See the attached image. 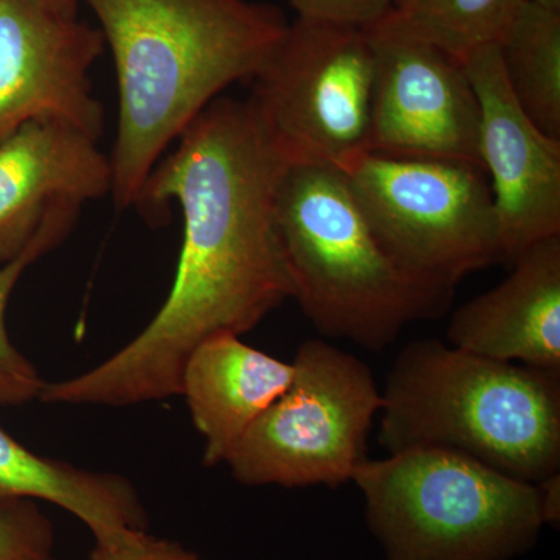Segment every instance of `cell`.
Returning <instances> with one entry per match:
<instances>
[{"label": "cell", "instance_id": "cell-1", "mask_svg": "<svg viewBox=\"0 0 560 560\" xmlns=\"http://www.w3.org/2000/svg\"><path fill=\"white\" fill-rule=\"evenodd\" d=\"M158 162L135 208L150 221L172 201L183 212V246L171 293L125 348L68 381L46 383L54 405L131 407L179 396L198 345L256 329L293 300L280 241L278 194L287 167L246 101L219 97Z\"/></svg>", "mask_w": 560, "mask_h": 560}, {"label": "cell", "instance_id": "cell-2", "mask_svg": "<svg viewBox=\"0 0 560 560\" xmlns=\"http://www.w3.org/2000/svg\"><path fill=\"white\" fill-rule=\"evenodd\" d=\"M84 2L116 68L110 197L117 209H130L165 151L221 92L253 80L289 22L276 7L248 0Z\"/></svg>", "mask_w": 560, "mask_h": 560}, {"label": "cell", "instance_id": "cell-3", "mask_svg": "<svg viewBox=\"0 0 560 560\" xmlns=\"http://www.w3.org/2000/svg\"><path fill=\"white\" fill-rule=\"evenodd\" d=\"M382 399L388 453L441 448L528 482L560 471V371L418 340L400 350Z\"/></svg>", "mask_w": 560, "mask_h": 560}, {"label": "cell", "instance_id": "cell-4", "mask_svg": "<svg viewBox=\"0 0 560 560\" xmlns=\"http://www.w3.org/2000/svg\"><path fill=\"white\" fill-rule=\"evenodd\" d=\"M278 223L293 300L324 338L382 352L451 305L455 291L415 278L386 253L340 168H287Z\"/></svg>", "mask_w": 560, "mask_h": 560}, {"label": "cell", "instance_id": "cell-5", "mask_svg": "<svg viewBox=\"0 0 560 560\" xmlns=\"http://www.w3.org/2000/svg\"><path fill=\"white\" fill-rule=\"evenodd\" d=\"M386 560H512L547 525L540 488L441 448L366 459L352 478Z\"/></svg>", "mask_w": 560, "mask_h": 560}, {"label": "cell", "instance_id": "cell-6", "mask_svg": "<svg viewBox=\"0 0 560 560\" xmlns=\"http://www.w3.org/2000/svg\"><path fill=\"white\" fill-rule=\"evenodd\" d=\"M374 80L371 28L298 16L246 103L287 168L345 171L370 153Z\"/></svg>", "mask_w": 560, "mask_h": 560}, {"label": "cell", "instance_id": "cell-7", "mask_svg": "<svg viewBox=\"0 0 560 560\" xmlns=\"http://www.w3.org/2000/svg\"><path fill=\"white\" fill-rule=\"evenodd\" d=\"M289 389L254 422L226 466L243 486L340 488L368 459L383 407L371 368L326 340L298 349Z\"/></svg>", "mask_w": 560, "mask_h": 560}, {"label": "cell", "instance_id": "cell-8", "mask_svg": "<svg viewBox=\"0 0 560 560\" xmlns=\"http://www.w3.org/2000/svg\"><path fill=\"white\" fill-rule=\"evenodd\" d=\"M342 172L375 237L415 278L455 291L471 272L504 261L480 167L366 153Z\"/></svg>", "mask_w": 560, "mask_h": 560}, {"label": "cell", "instance_id": "cell-9", "mask_svg": "<svg viewBox=\"0 0 560 560\" xmlns=\"http://www.w3.org/2000/svg\"><path fill=\"white\" fill-rule=\"evenodd\" d=\"M371 28L375 51L370 153L481 167V114L463 62L423 40Z\"/></svg>", "mask_w": 560, "mask_h": 560}, {"label": "cell", "instance_id": "cell-10", "mask_svg": "<svg viewBox=\"0 0 560 560\" xmlns=\"http://www.w3.org/2000/svg\"><path fill=\"white\" fill-rule=\"evenodd\" d=\"M101 28L44 9L0 0V142L22 125L54 120L101 139L105 110L90 70L105 51Z\"/></svg>", "mask_w": 560, "mask_h": 560}, {"label": "cell", "instance_id": "cell-11", "mask_svg": "<svg viewBox=\"0 0 560 560\" xmlns=\"http://www.w3.org/2000/svg\"><path fill=\"white\" fill-rule=\"evenodd\" d=\"M480 105V158L490 175L504 261L560 235V139L526 116L512 94L499 44L463 61Z\"/></svg>", "mask_w": 560, "mask_h": 560}, {"label": "cell", "instance_id": "cell-12", "mask_svg": "<svg viewBox=\"0 0 560 560\" xmlns=\"http://www.w3.org/2000/svg\"><path fill=\"white\" fill-rule=\"evenodd\" d=\"M110 189L98 140L61 121L22 125L0 142V261L20 256L51 210L81 209Z\"/></svg>", "mask_w": 560, "mask_h": 560}, {"label": "cell", "instance_id": "cell-13", "mask_svg": "<svg viewBox=\"0 0 560 560\" xmlns=\"http://www.w3.org/2000/svg\"><path fill=\"white\" fill-rule=\"evenodd\" d=\"M511 265L495 289L456 308L448 341L488 359L560 371V235Z\"/></svg>", "mask_w": 560, "mask_h": 560}, {"label": "cell", "instance_id": "cell-14", "mask_svg": "<svg viewBox=\"0 0 560 560\" xmlns=\"http://www.w3.org/2000/svg\"><path fill=\"white\" fill-rule=\"evenodd\" d=\"M293 363L221 334L195 348L183 371L195 429L205 440L202 464H226L250 427L289 389Z\"/></svg>", "mask_w": 560, "mask_h": 560}, {"label": "cell", "instance_id": "cell-15", "mask_svg": "<svg viewBox=\"0 0 560 560\" xmlns=\"http://www.w3.org/2000/svg\"><path fill=\"white\" fill-rule=\"evenodd\" d=\"M43 500L86 525L95 544L108 545L147 529V512L127 478L46 458L0 429V503Z\"/></svg>", "mask_w": 560, "mask_h": 560}, {"label": "cell", "instance_id": "cell-16", "mask_svg": "<svg viewBox=\"0 0 560 560\" xmlns=\"http://www.w3.org/2000/svg\"><path fill=\"white\" fill-rule=\"evenodd\" d=\"M499 49L518 105L545 135L560 139V11L523 0Z\"/></svg>", "mask_w": 560, "mask_h": 560}, {"label": "cell", "instance_id": "cell-17", "mask_svg": "<svg viewBox=\"0 0 560 560\" xmlns=\"http://www.w3.org/2000/svg\"><path fill=\"white\" fill-rule=\"evenodd\" d=\"M523 0H416L390 10L378 24L423 40L463 61L471 51L499 44Z\"/></svg>", "mask_w": 560, "mask_h": 560}, {"label": "cell", "instance_id": "cell-18", "mask_svg": "<svg viewBox=\"0 0 560 560\" xmlns=\"http://www.w3.org/2000/svg\"><path fill=\"white\" fill-rule=\"evenodd\" d=\"M80 210L79 208L51 210L20 256L7 261L0 268V405L14 407V405H24L39 399L46 386L47 382L40 378L32 361L25 359L10 341L5 323L7 307L24 271L33 261L57 248L68 237L79 219Z\"/></svg>", "mask_w": 560, "mask_h": 560}, {"label": "cell", "instance_id": "cell-19", "mask_svg": "<svg viewBox=\"0 0 560 560\" xmlns=\"http://www.w3.org/2000/svg\"><path fill=\"white\" fill-rule=\"evenodd\" d=\"M54 525L35 501L0 503V560H54Z\"/></svg>", "mask_w": 560, "mask_h": 560}, {"label": "cell", "instance_id": "cell-20", "mask_svg": "<svg viewBox=\"0 0 560 560\" xmlns=\"http://www.w3.org/2000/svg\"><path fill=\"white\" fill-rule=\"evenodd\" d=\"M298 16L374 27L394 9L396 0H289Z\"/></svg>", "mask_w": 560, "mask_h": 560}, {"label": "cell", "instance_id": "cell-21", "mask_svg": "<svg viewBox=\"0 0 560 560\" xmlns=\"http://www.w3.org/2000/svg\"><path fill=\"white\" fill-rule=\"evenodd\" d=\"M90 560H206L197 552L168 539L136 530L130 536L108 545L95 544Z\"/></svg>", "mask_w": 560, "mask_h": 560}, {"label": "cell", "instance_id": "cell-22", "mask_svg": "<svg viewBox=\"0 0 560 560\" xmlns=\"http://www.w3.org/2000/svg\"><path fill=\"white\" fill-rule=\"evenodd\" d=\"M541 506L547 525H558L560 518V471L540 482Z\"/></svg>", "mask_w": 560, "mask_h": 560}, {"label": "cell", "instance_id": "cell-23", "mask_svg": "<svg viewBox=\"0 0 560 560\" xmlns=\"http://www.w3.org/2000/svg\"><path fill=\"white\" fill-rule=\"evenodd\" d=\"M44 9L66 18H77L79 0H36Z\"/></svg>", "mask_w": 560, "mask_h": 560}, {"label": "cell", "instance_id": "cell-24", "mask_svg": "<svg viewBox=\"0 0 560 560\" xmlns=\"http://www.w3.org/2000/svg\"><path fill=\"white\" fill-rule=\"evenodd\" d=\"M529 2L537 3V5L545 7L548 10L560 11V0H529Z\"/></svg>", "mask_w": 560, "mask_h": 560}, {"label": "cell", "instance_id": "cell-25", "mask_svg": "<svg viewBox=\"0 0 560 560\" xmlns=\"http://www.w3.org/2000/svg\"><path fill=\"white\" fill-rule=\"evenodd\" d=\"M415 2H416V0H396V2H394L393 10H396V11L408 10Z\"/></svg>", "mask_w": 560, "mask_h": 560}]
</instances>
